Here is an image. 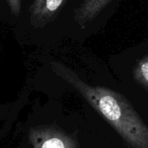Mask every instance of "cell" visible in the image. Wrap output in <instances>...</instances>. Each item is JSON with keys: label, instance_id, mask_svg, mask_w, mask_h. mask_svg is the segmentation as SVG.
<instances>
[{"label": "cell", "instance_id": "obj_1", "mask_svg": "<svg viewBox=\"0 0 148 148\" xmlns=\"http://www.w3.org/2000/svg\"><path fill=\"white\" fill-rule=\"evenodd\" d=\"M50 66L57 76L72 86L110 124L127 148H148V125L125 96L86 83L59 62H51Z\"/></svg>", "mask_w": 148, "mask_h": 148}, {"label": "cell", "instance_id": "obj_2", "mask_svg": "<svg viewBox=\"0 0 148 148\" xmlns=\"http://www.w3.org/2000/svg\"><path fill=\"white\" fill-rule=\"evenodd\" d=\"M29 138L32 148H79L75 138L53 125L32 128Z\"/></svg>", "mask_w": 148, "mask_h": 148}, {"label": "cell", "instance_id": "obj_3", "mask_svg": "<svg viewBox=\"0 0 148 148\" xmlns=\"http://www.w3.org/2000/svg\"><path fill=\"white\" fill-rule=\"evenodd\" d=\"M68 0H34L30 7V24L33 28H44L53 22Z\"/></svg>", "mask_w": 148, "mask_h": 148}, {"label": "cell", "instance_id": "obj_4", "mask_svg": "<svg viewBox=\"0 0 148 148\" xmlns=\"http://www.w3.org/2000/svg\"><path fill=\"white\" fill-rule=\"evenodd\" d=\"M112 1V0H82L80 5L74 10V21L81 29L86 28Z\"/></svg>", "mask_w": 148, "mask_h": 148}, {"label": "cell", "instance_id": "obj_5", "mask_svg": "<svg viewBox=\"0 0 148 148\" xmlns=\"http://www.w3.org/2000/svg\"><path fill=\"white\" fill-rule=\"evenodd\" d=\"M134 81L148 92V55L139 58L132 68Z\"/></svg>", "mask_w": 148, "mask_h": 148}, {"label": "cell", "instance_id": "obj_6", "mask_svg": "<svg viewBox=\"0 0 148 148\" xmlns=\"http://www.w3.org/2000/svg\"><path fill=\"white\" fill-rule=\"evenodd\" d=\"M6 4L11 13L14 17H18L22 10V0H6Z\"/></svg>", "mask_w": 148, "mask_h": 148}]
</instances>
